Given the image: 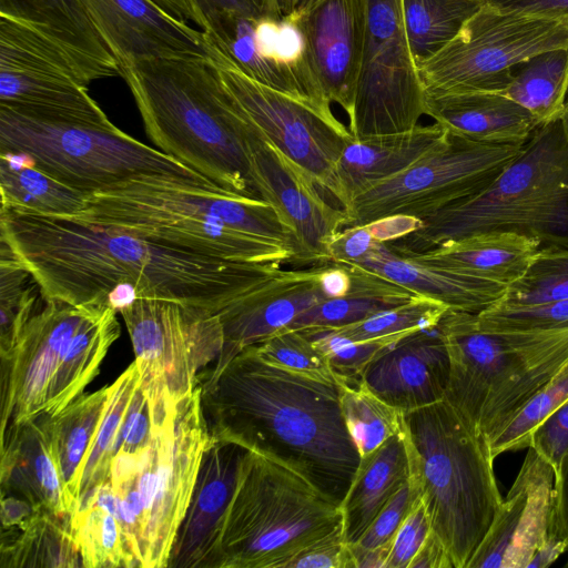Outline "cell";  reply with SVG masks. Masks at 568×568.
Returning a JSON list of instances; mask_svg holds the SVG:
<instances>
[{"instance_id": "6da1fadb", "label": "cell", "mask_w": 568, "mask_h": 568, "mask_svg": "<svg viewBox=\"0 0 568 568\" xmlns=\"http://www.w3.org/2000/svg\"><path fill=\"white\" fill-rule=\"evenodd\" d=\"M0 241L44 301L116 312L134 298L156 297L217 313L283 270L278 263L211 257L111 226L4 206Z\"/></svg>"}, {"instance_id": "7a4b0ae2", "label": "cell", "mask_w": 568, "mask_h": 568, "mask_svg": "<svg viewBox=\"0 0 568 568\" xmlns=\"http://www.w3.org/2000/svg\"><path fill=\"white\" fill-rule=\"evenodd\" d=\"M200 389L212 438L292 469L341 506L361 455L342 415L338 382L272 365L252 345L210 368Z\"/></svg>"}, {"instance_id": "3957f363", "label": "cell", "mask_w": 568, "mask_h": 568, "mask_svg": "<svg viewBox=\"0 0 568 568\" xmlns=\"http://www.w3.org/2000/svg\"><path fill=\"white\" fill-rule=\"evenodd\" d=\"M70 217L230 261L284 264L296 255L294 232L267 201L158 176L90 194Z\"/></svg>"}, {"instance_id": "277c9868", "label": "cell", "mask_w": 568, "mask_h": 568, "mask_svg": "<svg viewBox=\"0 0 568 568\" xmlns=\"http://www.w3.org/2000/svg\"><path fill=\"white\" fill-rule=\"evenodd\" d=\"M121 77L154 148L226 192L260 199L250 175L254 130L211 58L144 60Z\"/></svg>"}, {"instance_id": "5b68a950", "label": "cell", "mask_w": 568, "mask_h": 568, "mask_svg": "<svg viewBox=\"0 0 568 568\" xmlns=\"http://www.w3.org/2000/svg\"><path fill=\"white\" fill-rule=\"evenodd\" d=\"M410 481L454 568H468L503 504L488 440L446 400L404 413Z\"/></svg>"}, {"instance_id": "8992f818", "label": "cell", "mask_w": 568, "mask_h": 568, "mask_svg": "<svg viewBox=\"0 0 568 568\" xmlns=\"http://www.w3.org/2000/svg\"><path fill=\"white\" fill-rule=\"evenodd\" d=\"M494 231L526 234L542 245L568 244V143L560 119L538 125L518 155L484 190L386 244L405 256Z\"/></svg>"}, {"instance_id": "52a82bcc", "label": "cell", "mask_w": 568, "mask_h": 568, "mask_svg": "<svg viewBox=\"0 0 568 568\" xmlns=\"http://www.w3.org/2000/svg\"><path fill=\"white\" fill-rule=\"evenodd\" d=\"M437 328L449 357L444 400L487 440L568 362V327L487 332L475 313L448 308Z\"/></svg>"}, {"instance_id": "ba28073f", "label": "cell", "mask_w": 568, "mask_h": 568, "mask_svg": "<svg viewBox=\"0 0 568 568\" xmlns=\"http://www.w3.org/2000/svg\"><path fill=\"white\" fill-rule=\"evenodd\" d=\"M212 440L199 386L158 425L143 450L118 454L112 459L109 480L140 567H168L204 452Z\"/></svg>"}, {"instance_id": "9c48e42d", "label": "cell", "mask_w": 568, "mask_h": 568, "mask_svg": "<svg viewBox=\"0 0 568 568\" xmlns=\"http://www.w3.org/2000/svg\"><path fill=\"white\" fill-rule=\"evenodd\" d=\"M342 529L339 505L292 469L251 453L206 568H285Z\"/></svg>"}, {"instance_id": "30bf717a", "label": "cell", "mask_w": 568, "mask_h": 568, "mask_svg": "<svg viewBox=\"0 0 568 568\" xmlns=\"http://www.w3.org/2000/svg\"><path fill=\"white\" fill-rule=\"evenodd\" d=\"M0 152L19 155L89 195L146 176L221 189L113 123L97 125L58 121L0 106Z\"/></svg>"}, {"instance_id": "8fae6325", "label": "cell", "mask_w": 568, "mask_h": 568, "mask_svg": "<svg viewBox=\"0 0 568 568\" xmlns=\"http://www.w3.org/2000/svg\"><path fill=\"white\" fill-rule=\"evenodd\" d=\"M568 49V20L503 10L488 2L418 67L424 92L500 93L516 65Z\"/></svg>"}, {"instance_id": "7c38bea8", "label": "cell", "mask_w": 568, "mask_h": 568, "mask_svg": "<svg viewBox=\"0 0 568 568\" xmlns=\"http://www.w3.org/2000/svg\"><path fill=\"white\" fill-rule=\"evenodd\" d=\"M523 146L483 143L447 132L442 142L409 168L358 195L344 210V227L397 215L423 221L484 190Z\"/></svg>"}, {"instance_id": "4fadbf2b", "label": "cell", "mask_w": 568, "mask_h": 568, "mask_svg": "<svg viewBox=\"0 0 568 568\" xmlns=\"http://www.w3.org/2000/svg\"><path fill=\"white\" fill-rule=\"evenodd\" d=\"M119 313L129 333L141 385L154 400L179 403L200 386L224 346L220 316L181 301L134 298Z\"/></svg>"}, {"instance_id": "5bb4252c", "label": "cell", "mask_w": 568, "mask_h": 568, "mask_svg": "<svg viewBox=\"0 0 568 568\" xmlns=\"http://www.w3.org/2000/svg\"><path fill=\"white\" fill-rule=\"evenodd\" d=\"M425 92L407 41L402 0H365L354 139L406 132L425 115Z\"/></svg>"}, {"instance_id": "9a60e30c", "label": "cell", "mask_w": 568, "mask_h": 568, "mask_svg": "<svg viewBox=\"0 0 568 568\" xmlns=\"http://www.w3.org/2000/svg\"><path fill=\"white\" fill-rule=\"evenodd\" d=\"M88 84L55 40L26 21L0 14V106L58 121L111 124Z\"/></svg>"}, {"instance_id": "2e32d148", "label": "cell", "mask_w": 568, "mask_h": 568, "mask_svg": "<svg viewBox=\"0 0 568 568\" xmlns=\"http://www.w3.org/2000/svg\"><path fill=\"white\" fill-rule=\"evenodd\" d=\"M212 60L253 130L338 199L336 166L354 139L349 129L252 79L220 50Z\"/></svg>"}, {"instance_id": "e0dca14e", "label": "cell", "mask_w": 568, "mask_h": 568, "mask_svg": "<svg viewBox=\"0 0 568 568\" xmlns=\"http://www.w3.org/2000/svg\"><path fill=\"white\" fill-rule=\"evenodd\" d=\"M207 37L252 79L342 123L332 111L297 16L233 18Z\"/></svg>"}, {"instance_id": "ac0fdd59", "label": "cell", "mask_w": 568, "mask_h": 568, "mask_svg": "<svg viewBox=\"0 0 568 568\" xmlns=\"http://www.w3.org/2000/svg\"><path fill=\"white\" fill-rule=\"evenodd\" d=\"M1 357V439L43 413L50 379L74 334L100 305L44 301Z\"/></svg>"}, {"instance_id": "d6986e66", "label": "cell", "mask_w": 568, "mask_h": 568, "mask_svg": "<svg viewBox=\"0 0 568 568\" xmlns=\"http://www.w3.org/2000/svg\"><path fill=\"white\" fill-rule=\"evenodd\" d=\"M250 175L258 197L282 215L295 235L294 262L318 265L329 262V245L346 224V213L328 204L312 175L276 146L252 132Z\"/></svg>"}, {"instance_id": "ffe728a7", "label": "cell", "mask_w": 568, "mask_h": 568, "mask_svg": "<svg viewBox=\"0 0 568 568\" xmlns=\"http://www.w3.org/2000/svg\"><path fill=\"white\" fill-rule=\"evenodd\" d=\"M554 469L528 447L506 499L468 568H528L551 536Z\"/></svg>"}, {"instance_id": "44dd1931", "label": "cell", "mask_w": 568, "mask_h": 568, "mask_svg": "<svg viewBox=\"0 0 568 568\" xmlns=\"http://www.w3.org/2000/svg\"><path fill=\"white\" fill-rule=\"evenodd\" d=\"M120 69L144 60L207 57L215 47L153 0H80Z\"/></svg>"}, {"instance_id": "7402d4cb", "label": "cell", "mask_w": 568, "mask_h": 568, "mask_svg": "<svg viewBox=\"0 0 568 568\" xmlns=\"http://www.w3.org/2000/svg\"><path fill=\"white\" fill-rule=\"evenodd\" d=\"M321 264L305 270H282L217 312L224 346L211 368L225 365L245 347L287 329L302 313L326 301L320 285Z\"/></svg>"}, {"instance_id": "603a6c76", "label": "cell", "mask_w": 568, "mask_h": 568, "mask_svg": "<svg viewBox=\"0 0 568 568\" xmlns=\"http://www.w3.org/2000/svg\"><path fill=\"white\" fill-rule=\"evenodd\" d=\"M251 453L236 443L213 438L204 452L168 567L206 568Z\"/></svg>"}, {"instance_id": "cb8c5ba5", "label": "cell", "mask_w": 568, "mask_h": 568, "mask_svg": "<svg viewBox=\"0 0 568 568\" xmlns=\"http://www.w3.org/2000/svg\"><path fill=\"white\" fill-rule=\"evenodd\" d=\"M449 357L437 328L407 334L381 351L365 367L361 384L406 413L444 399Z\"/></svg>"}, {"instance_id": "d4e9b609", "label": "cell", "mask_w": 568, "mask_h": 568, "mask_svg": "<svg viewBox=\"0 0 568 568\" xmlns=\"http://www.w3.org/2000/svg\"><path fill=\"white\" fill-rule=\"evenodd\" d=\"M297 16L320 81L331 100L352 116L361 67L365 0H322Z\"/></svg>"}, {"instance_id": "484cf974", "label": "cell", "mask_w": 568, "mask_h": 568, "mask_svg": "<svg viewBox=\"0 0 568 568\" xmlns=\"http://www.w3.org/2000/svg\"><path fill=\"white\" fill-rule=\"evenodd\" d=\"M1 496L71 516L57 463L52 416L41 413L1 439Z\"/></svg>"}, {"instance_id": "4316f807", "label": "cell", "mask_w": 568, "mask_h": 568, "mask_svg": "<svg viewBox=\"0 0 568 568\" xmlns=\"http://www.w3.org/2000/svg\"><path fill=\"white\" fill-rule=\"evenodd\" d=\"M447 131L438 123L386 135L353 139L337 166L338 201L346 210L366 190L409 168L444 140Z\"/></svg>"}, {"instance_id": "83f0119b", "label": "cell", "mask_w": 568, "mask_h": 568, "mask_svg": "<svg viewBox=\"0 0 568 568\" xmlns=\"http://www.w3.org/2000/svg\"><path fill=\"white\" fill-rule=\"evenodd\" d=\"M425 115L447 132L489 144H525L539 125L523 106L498 93L425 92Z\"/></svg>"}, {"instance_id": "f1b7e54d", "label": "cell", "mask_w": 568, "mask_h": 568, "mask_svg": "<svg viewBox=\"0 0 568 568\" xmlns=\"http://www.w3.org/2000/svg\"><path fill=\"white\" fill-rule=\"evenodd\" d=\"M0 14L26 21L55 40L90 83L121 77L115 57L80 0H0Z\"/></svg>"}, {"instance_id": "f546056e", "label": "cell", "mask_w": 568, "mask_h": 568, "mask_svg": "<svg viewBox=\"0 0 568 568\" xmlns=\"http://www.w3.org/2000/svg\"><path fill=\"white\" fill-rule=\"evenodd\" d=\"M541 245L537 237L494 231L449 241L405 257L507 287L525 274Z\"/></svg>"}, {"instance_id": "4dcf8cb0", "label": "cell", "mask_w": 568, "mask_h": 568, "mask_svg": "<svg viewBox=\"0 0 568 568\" xmlns=\"http://www.w3.org/2000/svg\"><path fill=\"white\" fill-rule=\"evenodd\" d=\"M355 265L449 308L475 314L499 301L506 291V286L499 284L402 256L386 243L379 244Z\"/></svg>"}, {"instance_id": "1f68e13d", "label": "cell", "mask_w": 568, "mask_h": 568, "mask_svg": "<svg viewBox=\"0 0 568 568\" xmlns=\"http://www.w3.org/2000/svg\"><path fill=\"white\" fill-rule=\"evenodd\" d=\"M410 477L407 442L403 429L378 448L361 457L357 470L341 504L343 537L355 544L388 500Z\"/></svg>"}, {"instance_id": "d6a6232c", "label": "cell", "mask_w": 568, "mask_h": 568, "mask_svg": "<svg viewBox=\"0 0 568 568\" xmlns=\"http://www.w3.org/2000/svg\"><path fill=\"white\" fill-rule=\"evenodd\" d=\"M116 313L110 306H99L74 334L50 379L43 413L59 414L98 375L109 348L121 334Z\"/></svg>"}, {"instance_id": "836d02e7", "label": "cell", "mask_w": 568, "mask_h": 568, "mask_svg": "<svg viewBox=\"0 0 568 568\" xmlns=\"http://www.w3.org/2000/svg\"><path fill=\"white\" fill-rule=\"evenodd\" d=\"M119 505L109 480L70 516V529L81 567H140L124 532Z\"/></svg>"}, {"instance_id": "e575fe53", "label": "cell", "mask_w": 568, "mask_h": 568, "mask_svg": "<svg viewBox=\"0 0 568 568\" xmlns=\"http://www.w3.org/2000/svg\"><path fill=\"white\" fill-rule=\"evenodd\" d=\"M351 286L337 298L302 313L287 329L337 328L362 322L408 302L416 293L369 270L348 264Z\"/></svg>"}, {"instance_id": "d590c367", "label": "cell", "mask_w": 568, "mask_h": 568, "mask_svg": "<svg viewBox=\"0 0 568 568\" xmlns=\"http://www.w3.org/2000/svg\"><path fill=\"white\" fill-rule=\"evenodd\" d=\"M111 385L83 393L52 416L57 463L70 514L75 510L83 466L104 416Z\"/></svg>"}, {"instance_id": "8d00e7d4", "label": "cell", "mask_w": 568, "mask_h": 568, "mask_svg": "<svg viewBox=\"0 0 568 568\" xmlns=\"http://www.w3.org/2000/svg\"><path fill=\"white\" fill-rule=\"evenodd\" d=\"M1 568L81 566L70 516L34 510L20 524L2 528Z\"/></svg>"}, {"instance_id": "74e56055", "label": "cell", "mask_w": 568, "mask_h": 568, "mask_svg": "<svg viewBox=\"0 0 568 568\" xmlns=\"http://www.w3.org/2000/svg\"><path fill=\"white\" fill-rule=\"evenodd\" d=\"M1 206L75 216L89 194L71 187L19 155L0 152Z\"/></svg>"}, {"instance_id": "f35d334b", "label": "cell", "mask_w": 568, "mask_h": 568, "mask_svg": "<svg viewBox=\"0 0 568 568\" xmlns=\"http://www.w3.org/2000/svg\"><path fill=\"white\" fill-rule=\"evenodd\" d=\"M499 94L527 110L539 125L560 119L568 94V49L546 51L516 65Z\"/></svg>"}, {"instance_id": "ab89813d", "label": "cell", "mask_w": 568, "mask_h": 568, "mask_svg": "<svg viewBox=\"0 0 568 568\" xmlns=\"http://www.w3.org/2000/svg\"><path fill=\"white\" fill-rule=\"evenodd\" d=\"M487 0H402L407 41L418 69L459 32Z\"/></svg>"}, {"instance_id": "60d3db41", "label": "cell", "mask_w": 568, "mask_h": 568, "mask_svg": "<svg viewBox=\"0 0 568 568\" xmlns=\"http://www.w3.org/2000/svg\"><path fill=\"white\" fill-rule=\"evenodd\" d=\"M139 383L140 373L133 362L111 384L104 416L83 466L77 508L110 479L111 463L115 455L122 420Z\"/></svg>"}, {"instance_id": "b9f144b4", "label": "cell", "mask_w": 568, "mask_h": 568, "mask_svg": "<svg viewBox=\"0 0 568 568\" xmlns=\"http://www.w3.org/2000/svg\"><path fill=\"white\" fill-rule=\"evenodd\" d=\"M341 410L361 457L403 429L404 413L378 398L362 384H341Z\"/></svg>"}, {"instance_id": "7bdbcfd3", "label": "cell", "mask_w": 568, "mask_h": 568, "mask_svg": "<svg viewBox=\"0 0 568 568\" xmlns=\"http://www.w3.org/2000/svg\"><path fill=\"white\" fill-rule=\"evenodd\" d=\"M568 301V244L542 245L535 260L497 301L528 305Z\"/></svg>"}, {"instance_id": "ee69618b", "label": "cell", "mask_w": 568, "mask_h": 568, "mask_svg": "<svg viewBox=\"0 0 568 568\" xmlns=\"http://www.w3.org/2000/svg\"><path fill=\"white\" fill-rule=\"evenodd\" d=\"M29 271L0 241V357L13 349L27 322L36 312L34 287Z\"/></svg>"}, {"instance_id": "f6af8a7d", "label": "cell", "mask_w": 568, "mask_h": 568, "mask_svg": "<svg viewBox=\"0 0 568 568\" xmlns=\"http://www.w3.org/2000/svg\"><path fill=\"white\" fill-rule=\"evenodd\" d=\"M448 308L439 301L416 294L408 302L362 322L328 329L356 342L403 337L419 329L435 328Z\"/></svg>"}, {"instance_id": "bcb514c9", "label": "cell", "mask_w": 568, "mask_h": 568, "mask_svg": "<svg viewBox=\"0 0 568 568\" xmlns=\"http://www.w3.org/2000/svg\"><path fill=\"white\" fill-rule=\"evenodd\" d=\"M568 399V362L489 440L491 455L528 448L535 429Z\"/></svg>"}, {"instance_id": "7dc6e473", "label": "cell", "mask_w": 568, "mask_h": 568, "mask_svg": "<svg viewBox=\"0 0 568 568\" xmlns=\"http://www.w3.org/2000/svg\"><path fill=\"white\" fill-rule=\"evenodd\" d=\"M301 331L326 356L338 383L346 385H359L367 364L385 347L402 338L385 337L356 342L328 328Z\"/></svg>"}, {"instance_id": "c3c4849f", "label": "cell", "mask_w": 568, "mask_h": 568, "mask_svg": "<svg viewBox=\"0 0 568 568\" xmlns=\"http://www.w3.org/2000/svg\"><path fill=\"white\" fill-rule=\"evenodd\" d=\"M254 346L257 354L272 365L312 378L338 382L326 356L301 329H284Z\"/></svg>"}, {"instance_id": "681fc988", "label": "cell", "mask_w": 568, "mask_h": 568, "mask_svg": "<svg viewBox=\"0 0 568 568\" xmlns=\"http://www.w3.org/2000/svg\"><path fill=\"white\" fill-rule=\"evenodd\" d=\"M487 332H534L568 327V301L528 305L494 303L476 314Z\"/></svg>"}, {"instance_id": "f907efd6", "label": "cell", "mask_w": 568, "mask_h": 568, "mask_svg": "<svg viewBox=\"0 0 568 568\" xmlns=\"http://www.w3.org/2000/svg\"><path fill=\"white\" fill-rule=\"evenodd\" d=\"M418 498L419 493L409 479L382 508L363 536L349 545L372 550L390 544Z\"/></svg>"}, {"instance_id": "816d5d0a", "label": "cell", "mask_w": 568, "mask_h": 568, "mask_svg": "<svg viewBox=\"0 0 568 568\" xmlns=\"http://www.w3.org/2000/svg\"><path fill=\"white\" fill-rule=\"evenodd\" d=\"M199 18V28L214 34L233 18L283 17L278 0H191Z\"/></svg>"}, {"instance_id": "f5cc1de1", "label": "cell", "mask_w": 568, "mask_h": 568, "mask_svg": "<svg viewBox=\"0 0 568 568\" xmlns=\"http://www.w3.org/2000/svg\"><path fill=\"white\" fill-rule=\"evenodd\" d=\"M430 530V521L419 497L392 540L385 568H408Z\"/></svg>"}, {"instance_id": "db71d44e", "label": "cell", "mask_w": 568, "mask_h": 568, "mask_svg": "<svg viewBox=\"0 0 568 568\" xmlns=\"http://www.w3.org/2000/svg\"><path fill=\"white\" fill-rule=\"evenodd\" d=\"M529 447L552 467L555 475L568 449V399L535 429Z\"/></svg>"}, {"instance_id": "11a10c76", "label": "cell", "mask_w": 568, "mask_h": 568, "mask_svg": "<svg viewBox=\"0 0 568 568\" xmlns=\"http://www.w3.org/2000/svg\"><path fill=\"white\" fill-rule=\"evenodd\" d=\"M285 568H356L343 529L311 545L290 560Z\"/></svg>"}, {"instance_id": "9f6ffc18", "label": "cell", "mask_w": 568, "mask_h": 568, "mask_svg": "<svg viewBox=\"0 0 568 568\" xmlns=\"http://www.w3.org/2000/svg\"><path fill=\"white\" fill-rule=\"evenodd\" d=\"M382 243L369 224L344 227L329 245V262L356 264Z\"/></svg>"}, {"instance_id": "6f0895ef", "label": "cell", "mask_w": 568, "mask_h": 568, "mask_svg": "<svg viewBox=\"0 0 568 568\" xmlns=\"http://www.w3.org/2000/svg\"><path fill=\"white\" fill-rule=\"evenodd\" d=\"M554 477L551 535L564 541L568 554V449Z\"/></svg>"}, {"instance_id": "680465c9", "label": "cell", "mask_w": 568, "mask_h": 568, "mask_svg": "<svg viewBox=\"0 0 568 568\" xmlns=\"http://www.w3.org/2000/svg\"><path fill=\"white\" fill-rule=\"evenodd\" d=\"M503 10L568 20V0H487Z\"/></svg>"}, {"instance_id": "91938a15", "label": "cell", "mask_w": 568, "mask_h": 568, "mask_svg": "<svg viewBox=\"0 0 568 568\" xmlns=\"http://www.w3.org/2000/svg\"><path fill=\"white\" fill-rule=\"evenodd\" d=\"M408 568H454V565L440 539L430 530Z\"/></svg>"}, {"instance_id": "94428289", "label": "cell", "mask_w": 568, "mask_h": 568, "mask_svg": "<svg viewBox=\"0 0 568 568\" xmlns=\"http://www.w3.org/2000/svg\"><path fill=\"white\" fill-rule=\"evenodd\" d=\"M320 285L327 300L345 295L351 286L348 264L334 262L321 264Z\"/></svg>"}, {"instance_id": "6125c7cd", "label": "cell", "mask_w": 568, "mask_h": 568, "mask_svg": "<svg viewBox=\"0 0 568 568\" xmlns=\"http://www.w3.org/2000/svg\"><path fill=\"white\" fill-rule=\"evenodd\" d=\"M567 548L562 540L555 536L550 538L541 546L537 551L528 568H546L552 565L560 555L566 552Z\"/></svg>"}, {"instance_id": "be15d7a7", "label": "cell", "mask_w": 568, "mask_h": 568, "mask_svg": "<svg viewBox=\"0 0 568 568\" xmlns=\"http://www.w3.org/2000/svg\"><path fill=\"white\" fill-rule=\"evenodd\" d=\"M173 17L199 24V18L191 0H153Z\"/></svg>"}, {"instance_id": "e7e4bbea", "label": "cell", "mask_w": 568, "mask_h": 568, "mask_svg": "<svg viewBox=\"0 0 568 568\" xmlns=\"http://www.w3.org/2000/svg\"><path fill=\"white\" fill-rule=\"evenodd\" d=\"M322 0H278L282 16L303 14Z\"/></svg>"}, {"instance_id": "03108f58", "label": "cell", "mask_w": 568, "mask_h": 568, "mask_svg": "<svg viewBox=\"0 0 568 568\" xmlns=\"http://www.w3.org/2000/svg\"><path fill=\"white\" fill-rule=\"evenodd\" d=\"M560 121H561V125H562V130H564V134H565L566 141L568 143V101L566 102L564 112H562V114L560 116Z\"/></svg>"}, {"instance_id": "003e7915", "label": "cell", "mask_w": 568, "mask_h": 568, "mask_svg": "<svg viewBox=\"0 0 568 568\" xmlns=\"http://www.w3.org/2000/svg\"><path fill=\"white\" fill-rule=\"evenodd\" d=\"M567 101H568V99H567Z\"/></svg>"}]
</instances>
